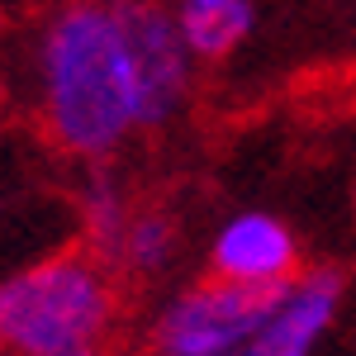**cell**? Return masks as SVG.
Instances as JSON below:
<instances>
[{
    "mask_svg": "<svg viewBox=\"0 0 356 356\" xmlns=\"http://www.w3.org/2000/svg\"><path fill=\"white\" fill-rule=\"evenodd\" d=\"M43 95L53 134L86 157L114 152L134 129V72L119 5L62 10L43 33Z\"/></svg>",
    "mask_w": 356,
    "mask_h": 356,
    "instance_id": "cell-1",
    "label": "cell"
},
{
    "mask_svg": "<svg viewBox=\"0 0 356 356\" xmlns=\"http://www.w3.org/2000/svg\"><path fill=\"white\" fill-rule=\"evenodd\" d=\"M110 323V285L100 266L57 257L0 285V347L24 356H90Z\"/></svg>",
    "mask_w": 356,
    "mask_h": 356,
    "instance_id": "cell-2",
    "label": "cell"
},
{
    "mask_svg": "<svg viewBox=\"0 0 356 356\" xmlns=\"http://www.w3.org/2000/svg\"><path fill=\"white\" fill-rule=\"evenodd\" d=\"M290 280L275 285H233V280H209L195 285L191 295L166 309L157 342L162 356H247L252 337L271 318Z\"/></svg>",
    "mask_w": 356,
    "mask_h": 356,
    "instance_id": "cell-3",
    "label": "cell"
},
{
    "mask_svg": "<svg viewBox=\"0 0 356 356\" xmlns=\"http://www.w3.org/2000/svg\"><path fill=\"white\" fill-rule=\"evenodd\" d=\"M124 38H129V72H134V129H152L181 105L191 86V53L171 15L152 5H119Z\"/></svg>",
    "mask_w": 356,
    "mask_h": 356,
    "instance_id": "cell-4",
    "label": "cell"
},
{
    "mask_svg": "<svg viewBox=\"0 0 356 356\" xmlns=\"http://www.w3.org/2000/svg\"><path fill=\"white\" fill-rule=\"evenodd\" d=\"M342 304V275L337 271H314L304 280H290V290L280 295L271 318L252 337L247 356H309V347L328 332Z\"/></svg>",
    "mask_w": 356,
    "mask_h": 356,
    "instance_id": "cell-5",
    "label": "cell"
},
{
    "mask_svg": "<svg viewBox=\"0 0 356 356\" xmlns=\"http://www.w3.org/2000/svg\"><path fill=\"white\" fill-rule=\"evenodd\" d=\"M214 266H219V280H233V285L290 280V271H295V238L271 214H243V219L223 223L219 243H214Z\"/></svg>",
    "mask_w": 356,
    "mask_h": 356,
    "instance_id": "cell-6",
    "label": "cell"
},
{
    "mask_svg": "<svg viewBox=\"0 0 356 356\" xmlns=\"http://www.w3.org/2000/svg\"><path fill=\"white\" fill-rule=\"evenodd\" d=\"M252 5L247 0H186L176 10V33L195 57H223L252 33Z\"/></svg>",
    "mask_w": 356,
    "mask_h": 356,
    "instance_id": "cell-7",
    "label": "cell"
},
{
    "mask_svg": "<svg viewBox=\"0 0 356 356\" xmlns=\"http://www.w3.org/2000/svg\"><path fill=\"white\" fill-rule=\"evenodd\" d=\"M119 257L134 266V271H157L166 257H171V223L157 219V214H143L124 228V243H119Z\"/></svg>",
    "mask_w": 356,
    "mask_h": 356,
    "instance_id": "cell-8",
    "label": "cell"
},
{
    "mask_svg": "<svg viewBox=\"0 0 356 356\" xmlns=\"http://www.w3.org/2000/svg\"><path fill=\"white\" fill-rule=\"evenodd\" d=\"M86 228H90V243L95 252H105V257H119V243H124V204H119V195L110 186H90L86 195Z\"/></svg>",
    "mask_w": 356,
    "mask_h": 356,
    "instance_id": "cell-9",
    "label": "cell"
}]
</instances>
